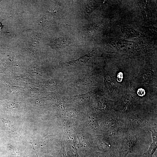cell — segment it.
Segmentation results:
<instances>
[{
	"label": "cell",
	"mask_w": 157,
	"mask_h": 157,
	"mask_svg": "<svg viewBox=\"0 0 157 157\" xmlns=\"http://www.w3.org/2000/svg\"><path fill=\"white\" fill-rule=\"evenodd\" d=\"M123 136L124 137L118 151L119 157H126L129 154L132 152L137 141L135 136L130 134L125 133Z\"/></svg>",
	"instance_id": "6da1fadb"
},
{
	"label": "cell",
	"mask_w": 157,
	"mask_h": 157,
	"mask_svg": "<svg viewBox=\"0 0 157 157\" xmlns=\"http://www.w3.org/2000/svg\"><path fill=\"white\" fill-rule=\"evenodd\" d=\"M93 51L79 58L67 62L66 65L69 66H76L83 65L86 63L92 56Z\"/></svg>",
	"instance_id": "7a4b0ae2"
},
{
	"label": "cell",
	"mask_w": 157,
	"mask_h": 157,
	"mask_svg": "<svg viewBox=\"0 0 157 157\" xmlns=\"http://www.w3.org/2000/svg\"><path fill=\"white\" fill-rule=\"evenodd\" d=\"M151 131L152 133L153 141L150 145L148 150L144 154L148 157H152L157 148V132L154 129L153 131L151 130Z\"/></svg>",
	"instance_id": "3957f363"
},
{
	"label": "cell",
	"mask_w": 157,
	"mask_h": 157,
	"mask_svg": "<svg viewBox=\"0 0 157 157\" xmlns=\"http://www.w3.org/2000/svg\"><path fill=\"white\" fill-rule=\"evenodd\" d=\"M71 39L67 36L58 38L52 43L53 47L57 49H60L65 47L71 43Z\"/></svg>",
	"instance_id": "277c9868"
},
{
	"label": "cell",
	"mask_w": 157,
	"mask_h": 157,
	"mask_svg": "<svg viewBox=\"0 0 157 157\" xmlns=\"http://www.w3.org/2000/svg\"><path fill=\"white\" fill-rule=\"evenodd\" d=\"M5 127L9 132L14 133H16V130L10 121L4 118H2Z\"/></svg>",
	"instance_id": "5b68a950"
},
{
	"label": "cell",
	"mask_w": 157,
	"mask_h": 157,
	"mask_svg": "<svg viewBox=\"0 0 157 157\" xmlns=\"http://www.w3.org/2000/svg\"><path fill=\"white\" fill-rule=\"evenodd\" d=\"M70 152L73 157H79L77 151L74 145H71L70 147Z\"/></svg>",
	"instance_id": "8992f818"
},
{
	"label": "cell",
	"mask_w": 157,
	"mask_h": 157,
	"mask_svg": "<svg viewBox=\"0 0 157 157\" xmlns=\"http://www.w3.org/2000/svg\"><path fill=\"white\" fill-rule=\"evenodd\" d=\"M59 157H67L66 155L65 147L63 145H62L61 147Z\"/></svg>",
	"instance_id": "52a82bcc"
},
{
	"label": "cell",
	"mask_w": 157,
	"mask_h": 157,
	"mask_svg": "<svg viewBox=\"0 0 157 157\" xmlns=\"http://www.w3.org/2000/svg\"><path fill=\"white\" fill-rule=\"evenodd\" d=\"M49 141V137L48 136H47L44 138L42 140L40 144L41 146L46 145L48 144Z\"/></svg>",
	"instance_id": "ba28073f"
},
{
	"label": "cell",
	"mask_w": 157,
	"mask_h": 157,
	"mask_svg": "<svg viewBox=\"0 0 157 157\" xmlns=\"http://www.w3.org/2000/svg\"><path fill=\"white\" fill-rule=\"evenodd\" d=\"M118 152L117 149H111L109 157H117Z\"/></svg>",
	"instance_id": "9c48e42d"
},
{
	"label": "cell",
	"mask_w": 157,
	"mask_h": 157,
	"mask_svg": "<svg viewBox=\"0 0 157 157\" xmlns=\"http://www.w3.org/2000/svg\"><path fill=\"white\" fill-rule=\"evenodd\" d=\"M137 93L139 96H143L145 95V90L144 89L140 88L138 89Z\"/></svg>",
	"instance_id": "30bf717a"
},
{
	"label": "cell",
	"mask_w": 157,
	"mask_h": 157,
	"mask_svg": "<svg viewBox=\"0 0 157 157\" xmlns=\"http://www.w3.org/2000/svg\"><path fill=\"white\" fill-rule=\"evenodd\" d=\"M123 74L122 72H120L117 74V80L118 81L120 82L122 81L123 78Z\"/></svg>",
	"instance_id": "8fae6325"
},
{
	"label": "cell",
	"mask_w": 157,
	"mask_h": 157,
	"mask_svg": "<svg viewBox=\"0 0 157 157\" xmlns=\"http://www.w3.org/2000/svg\"><path fill=\"white\" fill-rule=\"evenodd\" d=\"M106 79V81L107 82V85H108V87H109V85L111 82V78L110 76L108 75L107 76Z\"/></svg>",
	"instance_id": "7c38bea8"
},
{
	"label": "cell",
	"mask_w": 157,
	"mask_h": 157,
	"mask_svg": "<svg viewBox=\"0 0 157 157\" xmlns=\"http://www.w3.org/2000/svg\"><path fill=\"white\" fill-rule=\"evenodd\" d=\"M132 99L130 96H126L124 99V101L126 103L129 104L131 102Z\"/></svg>",
	"instance_id": "4fadbf2b"
},
{
	"label": "cell",
	"mask_w": 157,
	"mask_h": 157,
	"mask_svg": "<svg viewBox=\"0 0 157 157\" xmlns=\"http://www.w3.org/2000/svg\"><path fill=\"white\" fill-rule=\"evenodd\" d=\"M90 157H101V156L99 154L96 153L93 155H92Z\"/></svg>",
	"instance_id": "5bb4252c"
},
{
	"label": "cell",
	"mask_w": 157,
	"mask_h": 157,
	"mask_svg": "<svg viewBox=\"0 0 157 157\" xmlns=\"http://www.w3.org/2000/svg\"><path fill=\"white\" fill-rule=\"evenodd\" d=\"M152 157H157V151H156Z\"/></svg>",
	"instance_id": "9a60e30c"
},
{
	"label": "cell",
	"mask_w": 157,
	"mask_h": 157,
	"mask_svg": "<svg viewBox=\"0 0 157 157\" xmlns=\"http://www.w3.org/2000/svg\"><path fill=\"white\" fill-rule=\"evenodd\" d=\"M142 157H148L147 156H146L145 155H144V154L143 155V156Z\"/></svg>",
	"instance_id": "2e32d148"
},
{
	"label": "cell",
	"mask_w": 157,
	"mask_h": 157,
	"mask_svg": "<svg viewBox=\"0 0 157 157\" xmlns=\"http://www.w3.org/2000/svg\"><path fill=\"white\" fill-rule=\"evenodd\" d=\"M1 27H2V25H1V24L0 23V29H1Z\"/></svg>",
	"instance_id": "e0dca14e"
},
{
	"label": "cell",
	"mask_w": 157,
	"mask_h": 157,
	"mask_svg": "<svg viewBox=\"0 0 157 157\" xmlns=\"http://www.w3.org/2000/svg\"><path fill=\"white\" fill-rule=\"evenodd\" d=\"M106 155L104 157H106Z\"/></svg>",
	"instance_id": "ac0fdd59"
}]
</instances>
